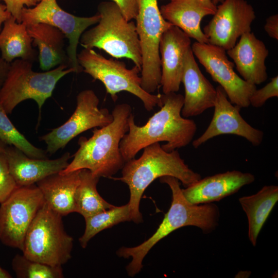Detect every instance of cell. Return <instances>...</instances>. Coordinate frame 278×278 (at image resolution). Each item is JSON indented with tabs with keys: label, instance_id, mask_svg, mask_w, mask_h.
I'll return each mask as SVG.
<instances>
[{
	"label": "cell",
	"instance_id": "cell-17",
	"mask_svg": "<svg viewBox=\"0 0 278 278\" xmlns=\"http://www.w3.org/2000/svg\"><path fill=\"white\" fill-rule=\"evenodd\" d=\"M254 180L255 177L251 173L228 171L201 178L181 190L191 203H213L237 193L242 187Z\"/></svg>",
	"mask_w": 278,
	"mask_h": 278
},
{
	"label": "cell",
	"instance_id": "cell-13",
	"mask_svg": "<svg viewBox=\"0 0 278 278\" xmlns=\"http://www.w3.org/2000/svg\"><path fill=\"white\" fill-rule=\"evenodd\" d=\"M256 15L253 7L246 0H224L203 32L208 43L226 51L232 48L243 34L251 31Z\"/></svg>",
	"mask_w": 278,
	"mask_h": 278
},
{
	"label": "cell",
	"instance_id": "cell-21",
	"mask_svg": "<svg viewBox=\"0 0 278 278\" xmlns=\"http://www.w3.org/2000/svg\"><path fill=\"white\" fill-rule=\"evenodd\" d=\"M80 183V170L49 175L36 183L45 203L62 216L76 212L75 196Z\"/></svg>",
	"mask_w": 278,
	"mask_h": 278
},
{
	"label": "cell",
	"instance_id": "cell-2",
	"mask_svg": "<svg viewBox=\"0 0 278 278\" xmlns=\"http://www.w3.org/2000/svg\"><path fill=\"white\" fill-rule=\"evenodd\" d=\"M131 106L126 103L117 105L112 111L113 120L108 125L93 130L88 138H79V148L67 166L59 173L65 174L86 169L95 176L111 178L123 167L125 161L120 143L129 130Z\"/></svg>",
	"mask_w": 278,
	"mask_h": 278
},
{
	"label": "cell",
	"instance_id": "cell-16",
	"mask_svg": "<svg viewBox=\"0 0 278 278\" xmlns=\"http://www.w3.org/2000/svg\"><path fill=\"white\" fill-rule=\"evenodd\" d=\"M181 82L185 90L181 115L189 118L214 107L216 90L201 72L191 47L186 52Z\"/></svg>",
	"mask_w": 278,
	"mask_h": 278
},
{
	"label": "cell",
	"instance_id": "cell-30",
	"mask_svg": "<svg viewBox=\"0 0 278 278\" xmlns=\"http://www.w3.org/2000/svg\"><path fill=\"white\" fill-rule=\"evenodd\" d=\"M278 97V76L271 79L270 81L263 88L257 89L249 98L250 105L255 108L262 107L266 101L272 97Z\"/></svg>",
	"mask_w": 278,
	"mask_h": 278
},
{
	"label": "cell",
	"instance_id": "cell-34",
	"mask_svg": "<svg viewBox=\"0 0 278 278\" xmlns=\"http://www.w3.org/2000/svg\"><path fill=\"white\" fill-rule=\"evenodd\" d=\"M9 66L10 63L0 57V89L6 78Z\"/></svg>",
	"mask_w": 278,
	"mask_h": 278
},
{
	"label": "cell",
	"instance_id": "cell-31",
	"mask_svg": "<svg viewBox=\"0 0 278 278\" xmlns=\"http://www.w3.org/2000/svg\"><path fill=\"white\" fill-rule=\"evenodd\" d=\"M1 1L4 2L8 11L18 23H21L23 8L25 6L32 7L38 3L36 0H0Z\"/></svg>",
	"mask_w": 278,
	"mask_h": 278
},
{
	"label": "cell",
	"instance_id": "cell-14",
	"mask_svg": "<svg viewBox=\"0 0 278 278\" xmlns=\"http://www.w3.org/2000/svg\"><path fill=\"white\" fill-rule=\"evenodd\" d=\"M216 97L212 119L207 129L192 145L198 148L208 140L223 134H233L242 137L255 146L263 140L262 131L250 125L241 116L240 108L232 104L224 90L219 85L216 88Z\"/></svg>",
	"mask_w": 278,
	"mask_h": 278
},
{
	"label": "cell",
	"instance_id": "cell-38",
	"mask_svg": "<svg viewBox=\"0 0 278 278\" xmlns=\"http://www.w3.org/2000/svg\"><path fill=\"white\" fill-rule=\"evenodd\" d=\"M8 146L0 140V153L4 152Z\"/></svg>",
	"mask_w": 278,
	"mask_h": 278
},
{
	"label": "cell",
	"instance_id": "cell-23",
	"mask_svg": "<svg viewBox=\"0 0 278 278\" xmlns=\"http://www.w3.org/2000/svg\"><path fill=\"white\" fill-rule=\"evenodd\" d=\"M32 44L25 24L17 22L12 15L4 22L0 32V50L6 62L21 59L33 63L38 55Z\"/></svg>",
	"mask_w": 278,
	"mask_h": 278
},
{
	"label": "cell",
	"instance_id": "cell-18",
	"mask_svg": "<svg viewBox=\"0 0 278 278\" xmlns=\"http://www.w3.org/2000/svg\"><path fill=\"white\" fill-rule=\"evenodd\" d=\"M216 9L212 0H170L160 8L165 20L201 43H208V40L201 22L204 16L214 15Z\"/></svg>",
	"mask_w": 278,
	"mask_h": 278
},
{
	"label": "cell",
	"instance_id": "cell-5",
	"mask_svg": "<svg viewBox=\"0 0 278 278\" xmlns=\"http://www.w3.org/2000/svg\"><path fill=\"white\" fill-rule=\"evenodd\" d=\"M33 63L16 59L10 63L6 78L0 89V103L7 114H10L21 102L33 99L41 108L50 98L57 82L65 75L75 73L66 64L43 72H35Z\"/></svg>",
	"mask_w": 278,
	"mask_h": 278
},
{
	"label": "cell",
	"instance_id": "cell-37",
	"mask_svg": "<svg viewBox=\"0 0 278 278\" xmlns=\"http://www.w3.org/2000/svg\"><path fill=\"white\" fill-rule=\"evenodd\" d=\"M11 277L10 274L6 270L0 267V278Z\"/></svg>",
	"mask_w": 278,
	"mask_h": 278
},
{
	"label": "cell",
	"instance_id": "cell-12",
	"mask_svg": "<svg viewBox=\"0 0 278 278\" xmlns=\"http://www.w3.org/2000/svg\"><path fill=\"white\" fill-rule=\"evenodd\" d=\"M191 48L213 80L224 90L230 101L240 108L248 107L249 98L257 89L256 85L247 82L235 73L234 63L229 60L226 50L209 43L198 42Z\"/></svg>",
	"mask_w": 278,
	"mask_h": 278
},
{
	"label": "cell",
	"instance_id": "cell-40",
	"mask_svg": "<svg viewBox=\"0 0 278 278\" xmlns=\"http://www.w3.org/2000/svg\"><path fill=\"white\" fill-rule=\"evenodd\" d=\"M36 1H37L38 3H39L41 0H36Z\"/></svg>",
	"mask_w": 278,
	"mask_h": 278
},
{
	"label": "cell",
	"instance_id": "cell-27",
	"mask_svg": "<svg viewBox=\"0 0 278 278\" xmlns=\"http://www.w3.org/2000/svg\"><path fill=\"white\" fill-rule=\"evenodd\" d=\"M0 140L21 150L28 157L47 159V152L33 145L13 125L0 103Z\"/></svg>",
	"mask_w": 278,
	"mask_h": 278
},
{
	"label": "cell",
	"instance_id": "cell-35",
	"mask_svg": "<svg viewBox=\"0 0 278 278\" xmlns=\"http://www.w3.org/2000/svg\"><path fill=\"white\" fill-rule=\"evenodd\" d=\"M11 15L5 4H0V32L4 22Z\"/></svg>",
	"mask_w": 278,
	"mask_h": 278
},
{
	"label": "cell",
	"instance_id": "cell-15",
	"mask_svg": "<svg viewBox=\"0 0 278 278\" xmlns=\"http://www.w3.org/2000/svg\"><path fill=\"white\" fill-rule=\"evenodd\" d=\"M190 47V38L177 26H171L163 33L159 51L161 68L160 85L163 94L179 91L185 55Z\"/></svg>",
	"mask_w": 278,
	"mask_h": 278
},
{
	"label": "cell",
	"instance_id": "cell-39",
	"mask_svg": "<svg viewBox=\"0 0 278 278\" xmlns=\"http://www.w3.org/2000/svg\"><path fill=\"white\" fill-rule=\"evenodd\" d=\"M214 4L217 5L218 3H221L224 0H212Z\"/></svg>",
	"mask_w": 278,
	"mask_h": 278
},
{
	"label": "cell",
	"instance_id": "cell-32",
	"mask_svg": "<svg viewBox=\"0 0 278 278\" xmlns=\"http://www.w3.org/2000/svg\"><path fill=\"white\" fill-rule=\"evenodd\" d=\"M120 9L125 18L128 21L135 19L137 13V0H111Z\"/></svg>",
	"mask_w": 278,
	"mask_h": 278
},
{
	"label": "cell",
	"instance_id": "cell-24",
	"mask_svg": "<svg viewBox=\"0 0 278 278\" xmlns=\"http://www.w3.org/2000/svg\"><path fill=\"white\" fill-rule=\"evenodd\" d=\"M248 222V238L255 246L259 232L278 200V186L265 185L255 194L238 199Z\"/></svg>",
	"mask_w": 278,
	"mask_h": 278
},
{
	"label": "cell",
	"instance_id": "cell-3",
	"mask_svg": "<svg viewBox=\"0 0 278 278\" xmlns=\"http://www.w3.org/2000/svg\"><path fill=\"white\" fill-rule=\"evenodd\" d=\"M121 170V176L115 179L128 185L132 221L137 223L143 221L140 211L142 195L155 179L164 176L173 177L186 187L201 178L199 173L185 164L178 149L166 151L160 143L145 147L140 158L125 162Z\"/></svg>",
	"mask_w": 278,
	"mask_h": 278
},
{
	"label": "cell",
	"instance_id": "cell-36",
	"mask_svg": "<svg viewBox=\"0 0 278 278\" xmlns=\"http://www.w3.org/2000/svg\"><path fill=\"white\" fill-rule=\"evenodd\" d=\"M251 273V271H239L235 275V277H248Z\"/></svg>",
	"mask_w": 278,
	"mask_h": 278
},
{
	"label": "cell",
	"instance_id": "cell-1",
	"mask_svg": "<svg viewBox=\"0 0 278 278\" xmlns=\"http://www.w3.org/2000/svg\"><path fill=\"white\" fill-rule=\"evenodd\" d=\"M162 106L143 126H137L132 114L129 118V130L120 143L125 162L135 158L145 147L155 143L166 142L161 145L171 151L188 145L197 130L195 122L183 117L181 110L184 96L176 92L161 94Z\"/></svg>",
	"mask_w": 278,
	"mask_h": 278
},
{
	"label": "cell",
	"instance_id": "cell-33",
	"mask_svg": "<svg viewBox=\"0 0 278 278\" xmlns=\"http://www.w3.org/2000/svg\"><path fill=\"white\" fill-rule=\"evenodd\" d=\"M264 30L271 38L278 39V15L275 14L267 18Z\"/></svg>",
	"mask_w": 278,
	"mask_h": 278
},
{
	"label": "cell",
	"instance_id": "cell-25",
	"mask_svg": "<svg viewBox=\"0 0 278 278\" xmlns=\"http://www.w3.org/2000/svg\"><path fill=\"white\" fill-rule=\"evenodd\" d=\"M99 179L88 169L80 170V183L75 196V212L84 218L115 206L103 199L98 193L97 184Z\"/></svg>",
	"mask_w": 278,
	"mask_h": 278
},
{
	"label": "cell",
	"instance_id": "cell-22",
	"mask_svg": "<svg viewBox=\"0 0 278 278\" xmlns=\"http://www.w3.org/2000/svg\"><path fill=\"white\" fill-rule=\"evenodd\" d=\"M27 28L33 44L38 47L41 70L47 71L62 64L68 65L65 47L66 38L61 31L42 23L27 25Z\"/></svg>",
	"mask_w": 278,
	"mask_h": 278
},
{
	"label": "cell",
	"instance_id": "cell-20",
	"mask_svg": "<svg viewBox=\"0 0 278 278\" xmlns=\"http://www.w3.org/2000/svg\"><path fill=\"white\" fill-rule=\"evenodd\" d=\"M10 172L19 186L36 184L44 178L61 172L69 164L70 152L54 160L34 159L19 149L8 146L4 152Z\"/></svg>",
	"mask_w": 278,
	"mask_h": 278
},
{
	"label": "cell",
	"instance_id": "cell-26",
	"mask_svg": "<svg viewBox=\"0 0 278 278\" xmlns=\"http://www.w3.org/2000/svg\"><path fill=\"white\" fill-rule=\"evenodd\" d=\"M85 228L79 241L82 248H85L89 241L97 234L120 222L132 220L129 203L113 207L84 218Z\"/></svg>",
	"mask_w": 278,
	"mask_h": 278
},
{
	"label": "cell",
	"instance_id": "cell-11",
	"mask_svg": "<svg viewBox=\"0 0 278 278\" xmlns=\"http://www.w3.org/2000/svg\"><path fill=\"white\" fill-rule=\"evenodd\" d=\"M99 98L92 90L79 92L76 97V109L68 119L40 137L46 145L47 153L54 154L81 133L111 123L112 113L107 108H99Z\"/></svg>",
	"mask_w": 278,
	"mask_h": 278
},
{
	"label": "cell",
	"instance_id": "cell-19",
	"mask_svg": "<svg viewBox=\"0 0 278 278\" xmlns=\"http://www.w3.org/2000/svg\"><path fill=\"white\" fill-rule=\"evenodd\" d=\"M237 43L226 51L236 69L247 82L258 85L268 78L265 60L269 51L265 43L251 31L243 34Z\"/></svg>",
	"mask_w": 278,
	"mask_h": 278
},
{
	"label": "cell",
	"instance_id": "cell-41",
	"mask_svg": "<svg viewBox=\"0 0 278 278\" xmlns=\"http://www.w3.org/2000/svg\"></svg>",
	"mask_w": 278,
	"mask_h": 278
},
{
	"label": "cell",
	"instance_id": "cell-4",
	"mask_svg": "<svg viewBox=\"0 0 278 278\" xmlns=\"http://www.w3.org/2000/svg\"><path fill=\"white\" fill-rule=\"evenodd\" d=\"M97 9L99 22L82 33L79 44L84 48L103 50L115 59H129L141 69V50L135 23L127 21L112 1L101 2Z\"/></svg>",
	"mask_w": 278,
	"mask_h": 278
},
{
	"label": "cell",
	"instance_id": "cell-10",
	"mask_svg": "<svg viewBox=\"0 0 278 278\" xmlns=\"http://www.w3.org/2000/svg\"><path fill=\"white\" fill-rule=\"evenodd\" d=\"M100 18L97 12L89 17L74 15L62 9L57 0H41L32 7H24L21 22L27 25L45 23L61 31L68 40L66 52L68 66L75 73L83 71L77 60V47L82 33L90 26L96 24Z\"/></svg>",
	"mask_w": 278,
	"mask_h": 278
},
{
	"label": "cell",
	"instance_id": "cell-29",
	"mask_svg": "<svg viewBox=\"0 0 278 278\" xmlns=\"http://www.w3.org/2000/svg\"><path fill=\"white\" fill-rule=\"evenodd\" d=\"M18 186L10 172L5 153H0V203L5 201Z\"/></svg>",
	"mask_w": 278,
	"mask_h": 278
},
{
	"label": "cell",
	"instance_id": "cell-7",
	"mask_svg": "<svg viewBox=\"0 0 278 278\" xmlns=\"http://www.w3.org/2000/svg\"><path fill=\"white\" fill-rule=\"evenodd\" d=\"M77 57L83 71L101 81L113 101L117 99L118 93L126 91L140 99L147 111L162 106L161 94L149 93L142 88L141 69L137 66L128 68L125 62L106 58L93 49L83 48Z\"/></svg>",
	"mask_w": 278,
	"mask_h": 278
},
{
	"label": "cell",
	"instance_id": "cell-9",
	"mask_svg": "<svg viewBox=\"0 0 278 278\" xmlns=\"http://www.w3.org/2000/svg\"><path fill=\"white\" fill-rule=\"evenodd\" d=\"M45 201L35 184L18 186L0 206V240L22 249L27 230Z\"/></svg>",
	"mask_w": 278,
	"mask_h": 278
},
{
	"label": "cell",
	"instance_id": "cell-8",
	"mask_svg": "<svg viewBox=\"0 0 278 278\" xmlns=\"http://www.w3.org/2000/svg\"><path fill=\"white\" fill-rule=\"evenodd\" d=\"M135 18L142 56L141 86L153 94L160 85V42L163 33L172 25L162 16L158 0H137Z\"/></svg>",
	"mask_w": 278,
	"mask_h": 278
},
{
	"label": "cell",
	"instance_id": "cell-28",
	"mask_svg": "<svg viewBox=\"0 0 278 278\" xmlns=\"http://www.w3.org/2000/svg\"><path fill=\"white\" fill-rule=\"evenodd\" d=\"M12 269L19 278H62V266H51L16 255L12 261Z\"/></svg>",
	"mask_w": 278,
	"mask_h": 278
},
{
	"label": "cell",
	"instance_id": "cell-6",
	"mask_svg": "<svg viewBox=\"0 0 278 278\" xmlns=\"http://www.w3.org/2000/svg\"><path fill=\"white\" fill-rule=\"evenodd\" d=\"M62 217L44 202L25 235L21 250L25 257L55 266L71 258L74 240L65 231Z\"/></svg>",
	"mask_w": 278,
	"mask_h": 278
}]
</instances>
